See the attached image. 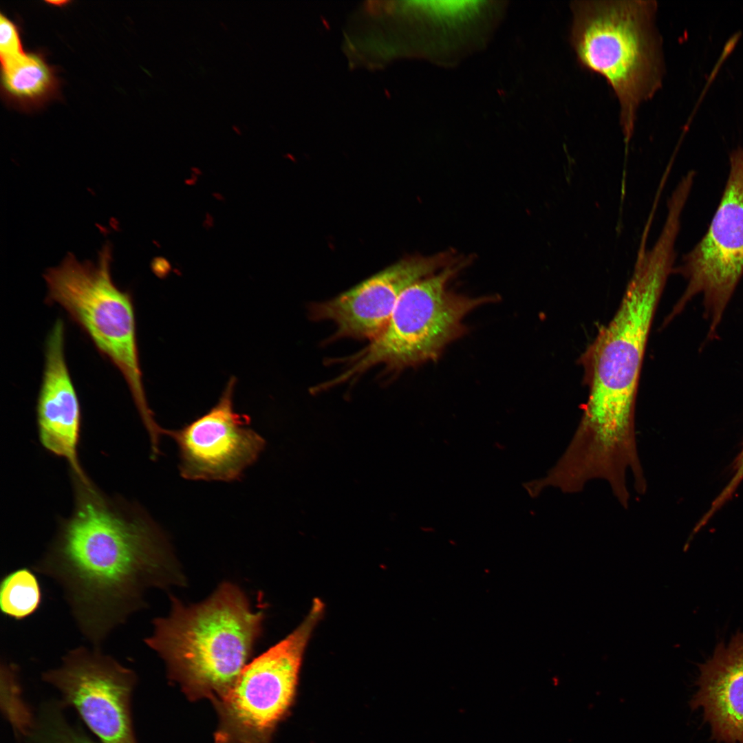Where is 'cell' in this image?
I'll return each instance as SVG.
<instances>
[{
  "label": "cell",
  "instance_id": "6da1fadb",
  "mask_svg": "<svg viewBox=\"0 0 743 743\" xmlns=\"http://www.w3.org/2000/svg\"><path fill=\"white\" fill-rule=\"evenodd\" d=\"M74 479V511L32 570L61 588L80 634L102 647L145 605L148 589L183 578L166 536L146 513Z\"/></svg>",
  "mask_w": 743,
  "mask_h": 743
},
{
  "label": "cell",
  "instance_id": "7a4b0ae2",
  "mask_svg": "<svg viewBox=\"0 0 743 743\" xmlns=\"http://www.w3.org/2000/svg\"><path fill=\"white\" fill-rule=\"evenodd\" d=\"M671 274L660 260L636 259L616 312L580 358L589 393L566 454L583 471L616 476L641 464L636 398L650 328Z\"/></svg>",
  "mask_w": 743,
  "mask_h": 743
},
{
  "label": "cell",
  "instance_id": "3957f363",
  "mask_svg": "<svg viewBox=\"0 0 743 743\" xmlns=\"http://www.w3.org/2000/svg\"><path fill=\"white\" fill-rule=\"evenodd\" d=\"M171 610L153 620L144 643L164 661L169 678L188 699L220 698L247 665L263 618L245 594L221 584L202 603L185 605L172 599Z\"/></svg>",
  "mask_w": 743,
  "mask_h": 743
},
{
  "label": "cell",
  "instance_id": "277c9868",
  "mask_svg": "<svg viewBox=\"0 0 743 743\" xmlns=\"http://www.w3.org/2000/svg\"><path fill=\"white\" fill-rule=\"evenodd\" d=\"M656 1H574L570 45L579 65L603 76L620 105L625 153L640 105L661 87L665 67Z\"/></svg>",
  "mask_w": 743,
  "mask_h": 743
},
{
  "label": "cell",
  "instance_id": "5b68a950",
  "mask_svg": "<svg viewBox=\"0 0 743 743\" xmlns=\"http://www.w3.org/2000/svg\"><path fill=\"white\" fill-rule=\"evenodd\" d=\"M111 248L100 251L96 263L80 262L69 254L44 274L48 303L63 307L96 347L120 370L151 439L162 428L149 408L142 383L131 296L119 289L111 274Z\"/></svg>",
  "mask_w": 743,
  "mask_h": 743
},
{
  "label": "cell",
  "instance_id": "8992f818",
  "mask_svg": "<svg viewBox=\"0 0 743 743\" xmlns=\"http://www.w3.org/2000/svg\"><path fill=\"white\" fill-rule=\"evenodd\" d=\"M469 261L459 259L414 283L400 297L385 327L368 345L345 358V375L355 380L373 367L398 372L436 359L466 331L464 319L497 297H471L447 289Z\"/></svg>",
  "mask_w": 743,
  "mask_h": 743
},
{
  "label": "cell",
  "instance_id": "52a82bcc",
  "mask_svg": "<svg viewBox=\"0 0 743 743\" xmlns=\"http://www.w3.org/2000/svg\"><path fill=\"white\" fill-rule=\"evenodd\" d=\"M324 611L315 599L301 623L248 663L233 686L213 701L218 715L215 743H268L293 698L303 654Z\"/></svg>",
  "mask_w": 743,
  "mask_h": 743
},
{
  "label": "cell",
  "instance_id": "ba28073f",
  "mask_svg": "<svg viewBox=\"0 0 743 743\" xmlns=\"http://www.w3.org/2000/svg\"><path fill=\"white\" fill-rule=\"evenodd\" d=\"M674 272L681 274L687 284L667 321L694 296L702 294L706 316L711 320L708 338L714 337L743 276V147L729 154L728 177L706 233L683 255Z\"/></svg>",
  "mask_w": 743,
  "mask_h": 743
},
{
  "label": "cell",
  "instance_id": "9c48e42d",
  "mask_svg": "<svg viewBox=\"0 0 743 743\" xmlns=\"http://www.w3.org/2000/svg\"><path fill=\"white\" fill-rule=\"evenodd\" d=\"M41 677L102 743H137L131 713L136 675L102 647L69 649L58 666L43 671Z\"/></svg>",
  "mask_w": 743,
  "mask_h": 743
},
{
  "label": "cell",
  "instance_id": "30bf717a",
  "mask_svg": "<svg viewBox=\"0 0 743 743\" xmlns=\"http://www.w3.org/2000/svg\"><path fill=\"white\" fill-rule=\"evenodd\" d=\"M231 378L218 402L206 413L164 435L175 442L181 477L192 481L234 482L259 459L266 441L250 427L249 418L233 407Z\"/></svg>",
  "mask_w": 743,
  "mask_h": 743
},
{
  "label": "cell",
  "instance_id": "8fae6325",
  "mask_svg": "<svg viewBox=\"0 0 743 743\" xmlns=\"http://www.w3.org/2000/svg\"><path fill=\"white\" fill-rule=\"evenodd\" d=\"M457 260L452 251L400 259L336 297L313 303L310 317L336 325L330 341L343 338L371 341L385 327L407 288Z\"/></svg>",
  "mask_w": 743,
  "mask_h": 743
},
{
  "label": "cell",
  "instance_id": "7c38bea8",
  "mask_svg": "<svg viewBox=\"0 0 743 743\" xmlns=\"http://www.w3.org/2000/svg\"><path fill=\"white\" fill-rule=\"evenodd\" d=\"M65 327L58 319L45 343V366L36 414L40 442L54 455L65 458L74 475L88 478L80 465L78 446L80 408L64 352Z\"/></svg>",
  "mask_w": 743,
  "mask_h": 743
},
{
  "label": "cell",
  "instance_id": "4fadbf2b",
  "mask_svg": "<svg viewBox=\"0 0 743 743\" xmlns=\"http://www.w3.org/2000/svg\"><path fill=\"white\" fill-rule=\"evenodd\" d=\"M699 669L698 689L689 702L691 709L702 708L712 740L743 743V631L733 635L726 645L719 643Z\"/></svg>",
  "mask_w": 743,
  "mask_h": 743
},
{
  "label": "cell",
  "instance_id": "5bb4252c",
  "mask_svg": "<svg viewBox=\"0 0 743 743\" xmlns=\"http://www.w3.org/2000/svg\"><path fill=\"white\" fill-rule=\"evenodd\" d=\"M1 89L12 105L30 110L54 98L59 83L53 67L38 53H23L1 63Z\"/></svg>",
  "mask_w": 743,
  "mask_h": 743
},
{
  "label": "cell",
  "instance_id": "9a60e30c",
  "mask_svg": "<svg viewBox=\"0 0 743 743\" xmlns=\"http://www.w3.org/2000/svg\"><path fill=\"white\" fill-rule=\"evenodd\" d=\"M41 601L40 584L32 570L19 568L1 579L0 609L5 616L23 620L38 610Z\"/></svg>",
  "mask_w": 743,
  "mask_h": 743
},
{
  "label": "cell",
  "instance_id": "2e32d148",
  "mask_svg": "<svg viewBox=\"0 0 743 743\" xmlns=\"http://www.w3.org/2000/svg\"><path fill=\"white\" fill-rule=\"evenodd\" d=\"M0 683L1 706L6 717L19 734L28 737L35 717L23 700L17 664L1 660Z\"/></svg>",
  "mask_w": 743,
  "mask_h": 743
},
{
  "label": "cell",
  "instance_id": "e0dca14e",
  "mask_svg": "<svg viewBox=\"0 0 743 743\" xmlns=\"http://www.w3.org/2000/svg\"><path fill=\"white\" fill-rule=\"evenodd\" d=\"M60 705L43 706L29 737L34 743H94L83 732L72 726L63 714Z\"/></svg>",
  "mask_w": 743,
  "mask_h": 743
},
{
  "label": "cell",
  "instance_id": "ac0fdd59",
  "mask_svg": "<svg viewBox=\"0 0 743 743\" xmlns=\"http://www.w3.org/2000/svg\"><path fill=\"white\" fill-rule=\"evenodd\" d=\"M23 53L17 26L1 14L0 17L1 63L14 58Z\"/></svg>",
  "mask_w": 743,
  "mask_h": 743
},
{
  "label": "cell",
  "instance_id": "d6986e66",
  "mask_svg": "<svg viewBox=\"0 0 743 743\" xmlns=\"http://www.w3.org/2000/svg\"><path fill=\"white\" fill-rule=\"evenodd\" d=\"M743 480V447L733 464V475L720 493L722 499L728 500L731 497L740 482Z\"/></svg>",
  "mask_w": 743,
  "mask_h": 743
}]
</instances>
